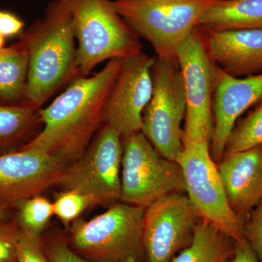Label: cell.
Masks as SVG:
<instances>
[{"label": "cell", "mask_w": 262, "mask_h": 262, "mask_svg": "<svg viewBox=\"0 0 262 262\" xmlns=\"http://www.w3.org/2000/svg\"><path fill=\"white\" fill-rule=\"evenodd\" d=\"M125 59L110 60L95 75L77 77L39 108L42 129L23 148L41 150L67 165L78 160L103 125L108 95Z\"/></svg>", "instance_id": "cell-1"}, {"label": "cell", "mask_w": 262, "mask_h": 262, "mask_svg": "<svg viewBox=\"0 0 262 262\" xmlns=\"http://www.w3.org/2000/svg\"><path fill=\"white\" fill-rule=\"evenodd\" d=\"M29 56L25 103L41 108L56 93L81 77L67 0H53L43 18L19 37Z\"/></svg>", "instance_id": "cell-2"}, {"label": "cell", "mask_w": 262, "mask_h": 262, "mask_svg": "<svg viewBox=\"0 0 262 262\" xmlns=\"http://www.w3.org/2000/svg\"><path fill=\"white\" fill-rule=\"evenodd\" d=\"M145 208L122 203L70 228L71 249L91 262H146L143 230Z\"/></svg>", "instance_id": "cell-3"}, {"label": "cell", "mask_w": 262, "mask_h": 262, "mask_svg": "<svg viewBox=\"0 0 262 262\" xmlns=\"http://www.w3.org/2000/svg\"><path fill=\"white\" fill-rule=\"evenodd\" d=\"M77 42L81 77L103 61L141 53L140 37L114 9L110 0H67Z\"/></svg>", "instance_id": "cell-4"}, {"label": "cell", "mask_w": 262, "mask_h": 262, "mask_svg": "<svg viewBox=\"0 0 262 262\" xmlns=\"http://www.w3.org/2000/svg\"><path fill=\"white\" fill-rule=\"evenodd\" d=\"M220 0H113L111 4L158 57L177 61L179 46Z\"/></svg>", "instance_id": "cell-5"}, {"label": "cell", "mask_w": 262, "mask_h": 262, "mask_svg": "<svg viewBox=\"0 0 262 262\" xmlns=\"http://www.w3.org/2000/svg\"><path fill=\"white\" fill-rule=\"evenodd\" d=\"M122 143L120 201L146 208L165 194L186 192L180 165L162 157L142 132Z\"/></svg>", "instance_id": "cell-6"}, {"label": "cell", "mask_w": 262, "mask_h": 262, "mask_svg": "<svg viewBox=\"0 0 262 262\" xmlns=\"http://www.w3.org/2000/svg\"><path fill=\"white\" fill-rule=\"evenodd\" d=\"M177 163L182 170L187 196L201 220L239 246L247 244L244 224L229 206L218 167L211 155L209 143L183 146Z\"/></svg>", "instance_id": "cell-7"}, {"label": "cell", "mask_w": 262, "mask_h": 262, "mask_svg": "<svg viewBox=\"0 0 262 262\" xmlns=\"http://www.w3.org/2000/svg\"><path fill=\"white\" fill-rule=\"evenodd\" d=\"M153 94L142 115L141 132L163 158L177 162L183 150L187 103L178 62L155 57Z\"/></svg>", "instance_id": "cell-8"}, {"label": "cell", "mask_w": 262, "mask_h": 262, "mask_svg": "<svg viewBox=\"0 0 262 262\" xmlns=\"http://www.w3.org/2000/svg\"><path fill=\"white\" fill-rule=\"evenodd\" d=\"M185 92L183 146L209 143L213 132V99L219 67L212 61L198 28L179 46L177 53Z\"/></svg>", "instance_id": "cell-9"}, {"label": "cell", "mask_w": 262, "mask_h": 262, "mask_svg": "<svg viewBox=\"0 0 262 262\" xmlns=\"http://www.w3.org/2000/svg\"><path fill=\"white\" fill-rule=\"evenodd\" d=\"M122 136L110 125L101 127L83 155L70 164L58 182L64 191L94 196L100 204L120 199Z\"/></svg>", "instance_id": "cell-10"}, {"label": "cell", "mask_w": 262, "mask_h": 262, "mask_svg": "<svg viewBox=\"0 0 262 262\" xmlns=\"http://www.w3.org/2000/svg\"><path fill=\"white\" fill-rule=\"evenodd\" d=\"M201 220L182 192L165 194L146 206L143 230L146 262H171L192 244Z\"/></svg>", "instance_id": "cell-11"}, {"label": "cell", "mask_w": 262, "mask_h": 262, "mask_svg": "<svg viewBox=\"0 0 262 262\" xmlns=\"http://www.w3.org/2000/svg\"><path fill=\"white\" fill-rule=\"evenodd\" d=\"M155 57L141 53L124 60L104 108L103 125L122 137L141 132L142 115L153 94Z\"/></svg>", "instance_id": "cell-12"}, {"label": "cell", "mask_w": 262, "mask_h": 262, "mask_svg": "<svg viewBox=\"0 0 262 262\" xmlns=\"http://www.w3.org/2000/svg\"><path fill=\"white\" fill-rule=\"evenodd\" d=\"M69 165L32 148L0 155V206L8 211L58 184Z\"/></svg>", "instance_id": "cell-13"}, {"label": "cell", "mask_w": 262, "mask_h": 262, "mask_svg": "<svg viewBox=\"0 0 262 262\" xmlns=\"http://www.w3.org/2000/svg\"><path fill=\"white\" fill-rule=\"evenodd\" d=\"M262 101V73L245 78L227 75L218 69L213 99V132L210 151L219 163L236 121L244 112Z\"/></svg>", "instance_id": "cell-14"}, {"label": "cell", "mask_w": 262, "mask_h": 262, "mask_svg": "<svg viewBox=\"0 0 262 262\" xmlns=\"http://www.w3.org/2000/svg\"><path fill=\"white\" fill-rule=\"evenodd\" d=\"M196 28L208 56L226 74L239 78L262 73V30Z\"/></svg>", "instance_id": "cell-15"}, {"label": "cell", "mask_w": 262, "mask_h": 262, "mask_svg": "<svg viewBox=\"0 0 262 262\" xmlns=\"http://www.w3.org/2000/svg\"><path fill=\"white\" fill-rule=\"evenodd\" d=\"M218 170L229 206L244 225L262 200V146L225 153Z\"/></svg>", "instance_id": "cell-16"}, {"label": "cell", "mask_w": 262, "mask_h": 262, "mask_svg": "<svg viewBox=\"0 0 262 262\" xmlns=\"http://www.w3.org/2000/svg\"><path fill=\"white\" fill-rule=\"evenodd\" d=\"M196 27L211 31L262 30V0H220L203 13Z\"/></svg>", "instance_id": "cell-17"}, {"label": "cell", "mask_w": 262, "mask_h": 262, "mask_svg": "<svg viewBox=\"0 0 262 262\" xmlns=\"http://www.w3.org/2000/svg\"><path fill=\"white\" fill-rule=\"evenodd\" d=\"M39 110L27 103L0 105V155L21 149L40 132Z\"/></svg>", "instance_id": "cell-18"}, {"label": "cell", "mask_w": 262, "mask_h": 262, "mask_svg": "<svg viewBox=\"0 0 262 262\" xmlns=\"http://www.w3.org/2000/svg\"><path fill=\"white\" fill-rule=\"evenodd\" d=\"M29 56L20 40L0 51V105L25 103Z\"/></svg>", "instance_id": "cell-19"}, {"label": "cell", "mask_w": 262, "mask_h": 262, "mask_svg": "<svg viewBox=\"0 0 262 262\" xmlns=\"http://www.w3.org/2000/svg\"><path fill=\"white\" fill-rule=\"evenodd\" d=\"M235 247L233 239L201 220L194 230L192 244L178 253L171 262H228Z\"/></svg>", "instance_id": "cell-20"}, {"label": "cell", "mask_w": 262, "mask_h": 262, "mask_svg": "<svg viewBox=\"0 0 262 262\" xmlns=\"http://www.w3.org/2000/svg\"><path fill=\"white\" fill-rule=\"evenodd\" d=\"M262 146V103L231 131L225 153L237 152Z\"/></svg>", "instance_id": "cell-21"}, {"label": "cell", "mask_w": 262, "mask_h": 262, "mask_svg": "<svg viewBox=\"0 0 262 262\" xmlns=\"http://www.w3.org/2000/svg\"><path fill=\"white\" fill-rule=\"evenodd\" d=\"M17 223L20 229L40 236L51 217L54 215L53 205L40 195L32 196L17 206Z\"/></svg>", "instance_id": "cell-22"}, {"label": "cell", "mask_w": 262, "mask_h": 262, "mask_svg": "<svg viewBox=\"0 0 262 262\" xmlns=\"http://www.w3.org/2000/svg\"><path fill=\"white\" fill-rule=\"evenodd\" d=\"M53 205L54 215L65 225L69 226L78 220L89 207L99 203L94 196L77 191L67 190L60 194Z\"/></svg>", "instance_id": "cell-23"}, {"label": "cell", "mask_w": 262, "mask_h": 262, "mask_svg": "<svg viewBox=\"0 0 262 262\" xmlns=\"http://www.w3.org/2000/svg\"><path fill=\"white\" fill-rule=\"evenodd\" d=\"M21 229L16 221L0 219V262H18V247Z\"/></svg>", "instance_id": "cell-24"}, {"label": "cell", "mask_w": 262, "mask_h": 262, "mask_svg": "<svg viewBox=\"0 0 262 262\" xmlns=\"http://www.w3.org/2000/svg\"><path fill=\"white\" fill-rule=\"evenodd\" d=\"M17 256L18 262H51L43 248L40 236L22 230Z\"/></svg>", "instance_id": "cell-25"}, {"label": "cell", "mask_w": 262, "mask_h": 262, "mask_svg": "<svg viewBox=\"0 0 262 262\" xmlns=\"http://www.w3.org/2000/svg\"><path fill=\"white\" fill-rule=\"evenodd\" d=\"M244 235L258 261L262 262V200L245 222Z\"/></svg>", "instance_id": "cell-26"}, {"label": "cell", "mask_w": 262, "mask_h": 262, "mask_svg": "<svg viewBox=\"0 0 262 262\" xmlns=\"http://www.w3.org/2000/svg\"><path fill=\"white\" fill-rule=\"evenodd\" d=\"M51 262H91L74 252L63 241H54L46 248Z\"/></svg>", "instance_id": "cell-27"}, {"label": "cell", "mask_w": 262, "mask_h": 262, "mask_svg": "<svg viewBox=\"0 0 262 262\" xmlns=\"http://www.w3.org/2000/svg\"><path fill=\"white\" fill-rule=\"evenodd\" d=\"M25 23L13 12L0 10V34L3 37L11 38L20 37L24 32Z\"/></svg>", "instance_id": "cell-28"}, {"label": "cell", "mask_w": 262, "mask_h": 262, "mask_svg": "<svg viewBox=\"0 0 262 262\" xmlns=\"http://www.w3.org/2000/svg\"><path fill=\"white\" fill-rule=\"evenodd\" d=\"M228 262H259V261L247 243L244 246H239L236 244L233 256Z\"/></svg>", "instance_id": "cell-29"}, {"label": "cell", "mask_w": 262, "mask_h": 262, "mask_svg": "<svg viewBox=\"0 0 262 262\" xmlns=\"http://www.w3.org/2000/svg\"><path fill=\"white\" fill-rule=\"evenodd\" d=\"M5 42H6V38L3 37V36L0 34V51L5 47Z\"/></svg>", "instance_id": "cell-30"}, {"label": "cell", "mask_w": 262, "mask_h": 262, "mask_svg": "<svg viewBox=\"0 0 262 262\" xmlns=\"http://www.w3.org/2000/svg\"><path fill=\"white\" fill-rule=\"evenodd\" d=\"M7 210L5 208H2L0 206V219H5V215H6Z\"/></svg>", "instance_id": "cell-31"}]
</instances>
